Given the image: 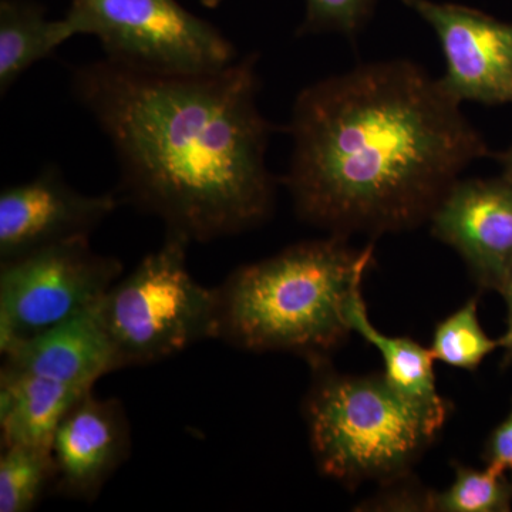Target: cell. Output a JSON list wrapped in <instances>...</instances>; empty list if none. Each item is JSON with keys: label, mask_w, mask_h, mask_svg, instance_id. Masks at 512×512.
<instances>
[{"label": "cell", "mask_w": 512, "mask_h": 512, "mask_svg": "<svg viewBox=\"0 0 512 512\" xmlns=\"http://www.w3.org/2000/svg\"><path fill=\"white\" fill-rule=\"evenodd\" d=\"M123 264L74 238L0 264V353L93 308Z\"/></svg>", "instance_id": "52a82bcc"}, {"label": "cell", "mask_w": 512, "mask_h": 512, "mask_svg": "<svg viewBox=\"0 0 512 512\" xmlns=\"http://www.w3.org/2000/svg\"><path fill=\"white\" fill-rule=\"evenodd\" d=\"M512 481L503 468L487 464L484 470L456 466V480L441 493L427 494L426 511L508 512Z\"/></svg>", "instance_id": "e0dca14e"}, {"label": "cell", "mask_w": 512, "mask_h": 512, "mask_svg": "<svg viewBox=\"0 0 512 512\" xmlns=\"http://www.w3.org/2000/svg\"><path fill=\"white\" fill-rule=\"evenodd\" d=\"M373 247L350 248L345 237L302 242L237 269L221 288L220 333L252 352L286 350L312 365L350 332V309L362 296Z\"/></svg>", "instance_id": "3957f363"}, {"label": "cell", "mask_w": 512, "mask_h": 512, "mask_svg": "<svg viewBox=\"0 0 512 512\" xmlns=\"http://www.w3.org/2000/svg\"><path fill=\"white\" fill-rule=\"evenodd\" d=\"M434 237L456 249L478 284L501 292L512 274V184L461 180L430 217Z\"/></svg>", "instance_id": "30bf717a"}, {"label": "cell", "mask_w": 512, "mask_h": 512, "mask_svg": "<svg viewBox=\"0 0 512 512\" xmlns=\"http://www.w3.org/2000/svg\"><path fill=\"white\" fill-rule=\"evenodd\" d=\"M130 450L123 406L114 399H97L90 390L63 417L53 437L55 493L73 500H96Z\"/></svg>", "instance_id": "8fae6325"}, {"label": "cell", "mask_w": 512, "mask_h": 512, "mask_svg": "<svg viewBox=\"0 0 512 512\" xmlns=\"http://www.w3.org/2000/svg\"><path fill=\"white\" fill-rule=\"evenodd\" d=\"M500 293L504 296L508 309L507 330L500 338V348H503L505 352L504 363L508 365L512 362V274L505 282Z\"/></svg>", "instance_id": "44dd1931"}, {"label": "cell", "mask_w": 512, "mask_h": 512, "mask_svg": "<svg viewBox=\"0 0 512 512\" xmlns=\"http://www.w3.org/2000/svg\"><path fill=\"white\" fill-rule=\"evenodd\" d=\"M202 5L207 6V8H217L220 5L221 0H201Z\"/></svg>", "instance_id": "603a6c76"}, {"label": "cell", "mask_w": 512, "mask_h": 512, "mask_svg": "<svg viewBox=\"0 0 512 512\" xmlns=\"http://www.w3.org/2000/svg\"><path fill=\"white\" fill-rule=\"evenodd\" d=\"M77 36L72 20H49L36 3L28 0L0 2V92L33 64L52 56L67 40Z\"/></svg>", "instance_id": "9a60e30c"}, {"label": "cell", "mask_w": 512, "mask_h": 512, "mask_svg": "<svg viewBox=\"0 0 512 512\" xmlns=\"http://www.w3.org/2000/svg\"><path fill=\"white\" fill-rule=\"evenodd\" d=\"M484 458L487 464L503 468L512 477V407L507 419L488 437Z\"/></svg>", "instance_id": "ffe728a7"}, {"label": "cell", "mask_w": 512, "mask_h": 512, "mask_svg": "<svg viewBox=\"0 0 512 512\" xmlns=\"http://www.w3.org/2000/svg\"><path fill=\"white\" fill-rule=\"evenodd\" d=\"M285 183L303 220L345 237L430 220L488 148L447 92L409 60L362 64L293 104Z\"/></svg>", "instance_id": "7a4b0ae2"}, {"label": "cell", "mask_w": 512, "mask_h": 512, "mask_svg": "<svg viewBox=\"0 0 512 512\" xmlns=\"http://www.w3.org/2000/svg\"><path fill=\"white\" fill-rule=\"evenodd\" d=\"M67 18L77 35L100 40L117 62L200 73L234 62V46L224 35L175 0H72Z\"/></svg>", "instance_id": "8992f818"}, {"label": "cell", "mask_w": 512, "mask_h": 512, "mask_svg": "<svg viewBox=\"0 0 512 512\" xmlns=\"http://www.w3.org/2000/svg\"><path fill=\"white\" fill-rule=\"evenodd\" d=\"M258 56L177 73L104 60L73 72V93L119 157L128 200L167 232L208 242L268 218L271 124L258 107Z\"/></svg>", "instance_id": "6da1fadb"}, {"label": "cell", "mask_w": 512, "mask_h": 512, "mask_svg": "<svg viewBox=\"0 0 512 512\" xmlns=\"http://www.w3.org/2000/svg\"><path fill=\"white\" fill-rule=\"evenodd\" d=\"M319 376L305 403L316 463L326 476L355 483L404 476L439 429L384 377Z\"/></svg>", "instance_id": "277c9868"}, {"label": "cell", "mask_w": 512, "mask_h": 512, "mask_svg": "<svg viewBox=\"0 0 512 512\" xmlns=\"http://www.w3.org/2000/svg\"><path fill=\"white\" fill-rule=\"evenodd\" d=\"M93 389L2 367L0 433L3 446L52 448L63 417Z\"/></svg>", "instance_id": "4fadbf2b"}, {"label": "cell", "mask_w": 512, "mask_h": 512, "mask_svg": "<svg viewBox=\"0 0 512 512\" xmlns=\"http://www.w3.org/2000/svg\"><path fill=\"white\" fill-rule=\"evenodd\" d=\"M301 33L338 32L353 36L365 25L379 0H305Z\"/></svg>", "instance_id": "d6986e66"}, {"label": "cell", "mask_w": 512, "mask_h": 512, "mask_svg": "<svg viewBox=\"0 0 512 512\" xmlns=\"http://www.w3.org/2000/svg\"><path fill=\"white\" fill-rule=\"evenodd\" d=\"M501 161L504 167L503 178L512 184V146L501 156Z\"/></svg>", "instance_id": "7402d4cb"}, {"label": "cell", "mask_w": 512, "mask_h": 512, "mask_svg": "<svg viewBox=\"0 0 512 512\" xmlns=\"http://www.w3.org/2000/svg\"><path fill=\"white\" fill-rule=\"evenodd\" d=\"M439 37L441 83L463 103L512 104V25L480 10L434 0H402Z\"/></svg>", "instance_id": "ba28073f"}, {"label": "cell", "mask_w": 512, "mask_h": 512, "mask_svg": "<svg viewBox=\"0 0 512 512\" xmlns=\"http://www.w3.org/2000/svg\"><path fill=\"white\" fill-rule=\"evenodd\" d=\"M477 306V299H471L437 325L430 349L434 359L474 372L485 357L500 348V339L488 338L481 328Z\"/></svg>", "instance_id": "ac0fdd59"}, {"label": "cell", "mask_w": 512, "mask_h": 512, "mask_svg": "<svg viewBox=\"0 0 512 512\" xmlns=\"http://www.w3.org/2000/svg\"><path fill=\"white\" fill-rule=\"evenodd\" d=\"M52 448L3 446L0 454V512H29L55 484Z\"/></svg>", "instance_id": "2e32d148"}, {"label": "cell", "mask_w": 512, "mask_h": 512, "mask_svg": "<svg viewBox=\"0 0 512 512\" xmlns=\"http://www.w3.org/2000/svg\"><path fill=\"white\" fill-rule=\"evenodd\" d=\"M117 205L113 194L74 190L52 167L29 183L5 188L0 194V264L69 239L89 238Z\"/></svg>", "instance_id": "9c48e42d"}, {"label": "cell", "mask_w": 512, "mask_h": 512, "mask_svg": "<svg viewBox=\"0 0 512 512\" xmlns=\"http://www.w3.org/2000/svg\"><path fill=\"white\" fill-rule=\"evenodd\" d=\"M349 322L353 332L362 335L382 353L386 369L383 377L387 384L440 430L450 406L437 392L433 370L436 359L431 350L412 339L393 338L379 332L367 316L362 296L350 309Z\"/></svg>", "instance_id": "5bb4252c"}, {"label": "cell", "mask_w": 512, "mask_h": 512, "mask_svg": "<svg viewBox=\"0 0 512 512\" xmlns=\"http://www.w3.org/2000/svg\"><path fill=\"white\" fill-rule=\"evenodd\" d=\"M100 302L5 350L2 367L93 389L100 377L120 369L101 318Z\"/></svg>", "instance_id": "7c38bea8"}, {"label": "cell", "mask_w": 512, "mask_h": 512, "mask_svg": "<svg viewBox=\"0 0 512 512\" xmlns=\"http://www.w3.org/2000/svg\"><path fill=\"white\" fill-rule=\"evenodd\" d=\"M190 241L167 232L164 244L100 302L120 369L148 365L220 333L218 289L195 281L187 266Z\"/></svg>", "instance_id": "5b68a950"}]
</instances>
